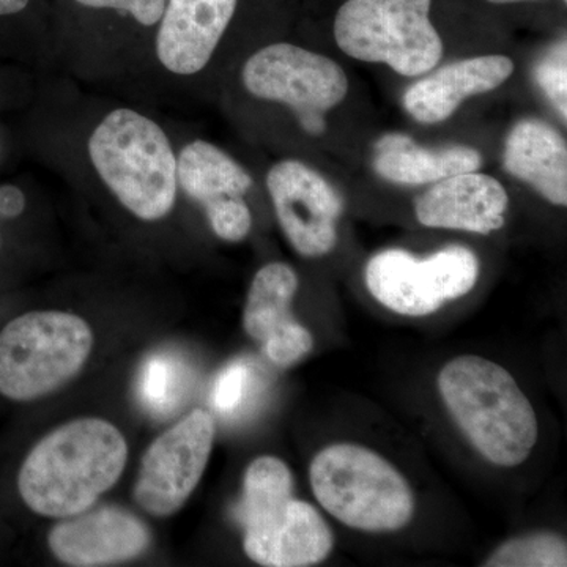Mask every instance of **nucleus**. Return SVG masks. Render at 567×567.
Returning a JSON list of instances; mask_svg holds the SVG:
<instances>
[{"label":"nucleus","mask_w":567,"mask_h":567,"mask_svg":"<svg viewBox=\"0 0 567 567\" xmlns=\"http://www.w3.org/2000/svg\"><path fill=\"white\" fill-rule=\"evenodd\" d=\"M126 458L128 446L115 425L82 417L55 429L33 447L18 488L33 513L73 517L91 509L121 480Z\"/></svg>","instance_id":"obj_1"},{"label":"nucleus","mask_w":567,"mask_h":567,"mask_svg":"<svg viewBox=\"0 0 567 567\" xmlns=\"http://www.w3.org/2000/svg\"><path fill=\"white\" fill-rule=\"evenodd\" d=\"M436 385L447 412L481 456L499 466L527 461L537 442V417L505 368L465 354L442 369Z\"/></svg>","instance_id":"obj_2"},{"label":"nucleus","mask_w":567,"mask_h":567,"mask_svg":"<svg viewBox=\"0 0 567 567\" xmlns=\"http://www.w3.org/2000/svg\"><path fill=\"white\" fill-rule=\"evenodd\" d=\"M246 555L267 567H308L330 555L334 537L319 511L293 498V476L281 458H256L234 509Z\"/></svg>","instance_id":"obj_3"},{"label":"nucleus","mask_w":567,"mask_h":567,"mask_svg":"<svg viewBox=\"0 0 567 567\" xmlns=\"http://www.w3.org/2000/svg\"><path fill=\"white\" fill-rule=\"evenodd\" d=\"M96 174L118 203L142 221H159L177 199V156L158 123L115 110L89 140Z\"/></svg>","instance_id":"obj_4"},{"label":"nucleus","mask_w":567,"mask_h":567,"mask_svg":"<svg viewBox=\"0 0 567 567\" xmlns=\"http://www.w3.org/2000/svg\"><path fill=\"white\" fill-rule=\"evenodd\" d=\"M317 502L347 527L398 532L413 517L415 498L386 458L360 445L324 447L309 470Z\"/></svg>","instance_id":"obj_5"},{"label":"nucleus","mask_w":567,"mask_h":567,"mask_svg":"<svg viewBox=\"0 0 567 567\" xmlns=\"http://www.w3.org/2000/svg\"><path fill=\"white\" fill-rule=\"evenodd\" d=\"M91 327L81 317L35 311L11 320L0 333V394L33 401L80 374L92 352Z\"/></svg>","instance_id":"obj_6"},{"label":"nucleus","mask_w":567,"mask_h":567,"mask_svg":"<svg viewBox=\"0 0 567 567\" xmlns=\"http://www.w3.org/2000/svg\"><path fill=\"white\" fill-rule=\"evenodd\" d=\"M431 7L432 0H347L336 14V43L357 61L386 63L406 78L423 76L443 58Z\"/></svg>","instance_id":"obj_7"},{"label":"nucleus","mask_w":567,"mask_h":567,"mask_svg":"<svg viewBox=\"0 0 567 567\" xmlns=\"http://www.w3.org/2000/svg\"><path fill=\"white\" fill-rule=\"evenodd\" d=\"M245 87L267 102L286 104L309 134L324 132L323 114L349 92L344 70L331 59L290 43H275L245 63Z\"/></svg>","instance_id":"obj_8"},{"label":"nucleus","mask_w":567,"mask_h":567,"mask_svg":"<svg viewBox=\"0 0 567 567\" xmlns=\"http://www.w3.org/2000/svg\"><path fill=\"white\" fill-rule=\"evenodd\" d=\"M477 275V257L464 246H450L423 260L402 249H388L369 260L365 284L391 311L423 317L468 293Z\"/></svg>","instance_id":"obj_9"},{"label":"nucleus","mask_w":567,"mask_h":567,"mask_svg":"<svg viewBox=\"0 0 567 567\" xmlns=\"http://www.w3.org/2000/svg\"><path fill=\"white\" fill-rule=\"evenodd\" d=\"M215 423L194 410L159 435L142 457L134 498L152 516L177 513L199 484L210 458Z\"/></svg>","instance_id":"obj_10"},{"label":"nucleus","mask_w":567,"mask_h":567,"mask_svg":"<svg viewBox=\"0 0 567 567\" xmlns=\"http://www.w3.org/2000/svg\"><path fill=\"white\" fill-rule=\"evenodd\" d=\"M267 188L295 251L322 257L334 248L344 200L322 175L297 159H286L271 167Z\"/></svg>","instance_id":"obj_11"},{"label":"nucleus","mask_w":567,"mask_h":567,"mask_svg":"<svg viewBox=\"0 0 567 567\" xmlns=\"http://www.w3.org/2000/svg\"><path fill=\"white\" fill-rule=\"evenodd\" d=\"M297 290L298 276L293 268L274 262L257 271L246 298L245 331L279 368L297 364L315 346L312 334L292 312Z\"/></svg>","instance_id":"obj_12"},{"label":"nucleus","mask_w":567,"mask_h":567,"mask_svg":"<svg viewBox=\"0 0 567 567\" xmlns=\"http://www.w3.org/2000/svg\"><path fill=\"white\" fill-rule=\"evenodd\" d=\"M69 518L50 533L52 554L69 566L117 565L140 557L151 544V533L140 518L118 507Z\"/></svg>","instance_id":"obj_13"},{"label":"nucleus","mask_w":567,"mask_h":567,"mask_svg":"<svg viewBox=\"0 0 567 567\" xmlns=\"http://www.w3.org/2000/svg\"><path fill=\"white\" fill-rule=\"evenodd\" d=\"M238 0H167L156 55L164 69L192 76L208 65L233 21Z\"/></svg>","instance_id":"obj_14"},{"label":"nucleus","mask_w":567,"mask_h":567,"mask_svg":"<svg viewBox=\"0 0 567 567\" xmlns=\"http://www.w3.org/2000/svg\"><path fill=\"white\" fill-rule=\"evenodd\" d=\"M507 205L505 186L475 171L434 183L417 197L415 212L425 227L487 235L505 226Z\"/></svg>","instance_id":"obj_15"},{"label":"nucleus","mask_w":567,"mask_h":567,"mask_svg":"<svg viewBox=\"0 0 567 567\" xmlns=\"http://www.w3.org/2000/svg\"><path fill=\"white\" fill-rule=\"evenodd\" d=\"M514 73L505 55H480L435 70L410 85L404 95L406 112L421 123L445 122L470 96L499 87Z\"/></svg>","instance_id":"obj_16"},{"label":"nucleus","mask_w":567,"mask_h":567,"mask_svg":"<svg viewBox=\"0 0 567 567\" xmlns=\"http://www.w3.org/2000/svg\"><path fill=\"white\" fill-rule=\"evenodd\" d=\"M507 173L528 183L544 199L567 204V147L561 134L537 118L518 122L505 145Z\"/></svg>","instance_id":"obj_17"},{"label":"nucleus","mask_w":567,"mask_h":567,"mask_svg":"<svg viewBox=\"0 0 567 567\" xmlns=\"http://www.w3.org/2000/svg\"><path fill=\"white\" fill-rule=\"evenodd\" d=\"M374 171L399 185H425L453 175L475 173L483 156L466 145L425 148L405 134H386L374 147Z\"/></svg>","instance_id":"obj_18"},{"label":"nucleus","mask_w":567,"mask_h":567,"mask_svg":"<svg viewBox=\"0 0 567 567\" xmlns=\"http://www.w3.org/2000/svg\"><path fill=\"white\" fill-rule=\"evenodd\" d=\"M177 183L186 196L207 207L244 197L252 178L221 148L210 142L194 141L177 158Z\"/></svg>","instance_id":"obj_19"},{"label":"nucleus","mask_w":567,"mask_h":567,"mask_svg":"<svg viewBox=\"0 0 567 567\" xmlns=\"http://www.w3.org/2000/svg\"><path fill=\"white\" fill-rule=\"evenodd\" d=\"M185 383L186 371L181 360L169 354H155L142 365V402L152 412L167 415L181 405Z\"/></svg>","instance_id":"obj_20"},{"label":"nucleus","mask_w":567,"mask_h":567,"mask_svg":"<svg viewBox=\"0 0 567 567\" xmlns=\"http://www.w3.org/2000/svg\"><path fill=\"white\" fill-rule=\"evenodd\" d=\"M566 540L554 533H539L507 540L487 558V567H565Z\"/></svg>","instance_id":"obj_21"},{"label":"nucleus","mask_w":567,"mask_h":567,"mask_svg":"<svg viewBox=\"0 0 567 567\" xmlns=\"http://www.w3.org/2000/svg\"><path fill=\"white\" fill-rule=\"evenodd\" d=\"M537 85L554 103L563 121L567 117V44L559 41L540 59L535 70Z\"/></svg>","instance_id":"obj_22"},{"label":"nucleus","mask_w":567,"mask_h":567,"mask_svg":"<svg viewBox=\"0 0 567 567\" xmlns=\"http://www.w3.org/2000/svg\"><path fill=\"white\" fill-rule=\"evenodd\" d=\"M204 208L213 233L223 240L237 244V241L244 240L251 230L252 216L244 197L221 200V203L207 205Z\"/></svg>","instance_id":"obj_23"},{"label":"nucleus","mask_w":567,"mask_h":567,"mask_svg":"<svg viewBox=\"0 0 567 567\" xmlns=\"http://www.w3.org/2000/svg\"><path fill=\"white\" fill-rule=\"evenodd\" d=\"M246 383H248V369L244 364L235 363L218 377L213 393V402L219 412H233L244 399Z\"/></svg>","instance_id":"obj_24"},{"label":"nucleus","mask_w":567,"mask_h":567,"mask_svg":"<svg viewBox=\"0 0 567 567\" xmlns=\"http://www.w3.org/2000/svg\"><path fill=\"white\" fill-rule=\"evenodd\" d=\"M76 2L91 9L125 11L142 25H155L162 21L167 0H76Z\"/></svg>","instance_id":"obj_25"},{"label":"nucleus","mask_w":567,"mask_h":567,"mask_svg":"<svg viewBox=\"0 0 567 567\" xmlns=\"http://www.w3.org/2000/svg\"><path fill=\"white\" fill-rule=\"evenodd\" d=\"M25 208L24 193L13 185L0 186V215L17 218Z\"/></svg>","instance_id":"obj_26"},{"label":"nucleus","mask_w":567,"mask_h":567,"mask_svg":"<svg viewBox=\"0 0 567 567\" xmlns=\"http://www.w3.org/2000/svg\"><path fill=\"white\" fill-rule=\"evenodd\" d=\"M29 0H0V17L20 13L28 7Z\"/></svg>","instance_id":"obj_27"},{"label":"nucleus","mask_w":567,"mask_h":567,"mask_svg":"<svg viewBox=\"0 0 567 567\" xmlns=\"http://www.w3.org/2000/svg\"><path fill=\"white\" fill-rule=\"evenodd\" d=\"M492 3H522V2H535V0H488Z\"/></svg>","instance_id":"obj_28"}]
</instances>
